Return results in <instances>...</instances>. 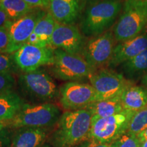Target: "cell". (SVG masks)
Masks as SVG:
<instances>
[{"label": "cell", "instance_id": "obj_1", "mask_svg": "<svg viewBox=\"0 0 147 147\" xmlns=\"http://www.w3.org/2000/svg\"><path fill=\"white\" fill-rule=\"evenodd\" d=\"M57 123L50 140L53 147H75L89 141L92 115L87 108L67 110Z\"/></svg>", "mask_w": 147, "mask_h": 147}, {"label": "cell", "instance_id": "obj_2", "mask_svg": "<svg viewBox=\"0 0 147 147\" xmlns=\"http://www.w3.org/2000/svg\"><path fill=\"white\" fill-rule=\"evenodd\" d=\"M122 0H106L88 5L81 21L84 36L95 37L107 32L122 11Z\"/></svg>", "mask_w": 147, "mask_h": 147}, {"label": "cell", "instance_id": "obj_3", "mask_svg": "<svg viewBox=\"0 0 147 147\" xmlns=\"http://www.w3.org/2000/svg\"><path fill=\"white\" fill-rule=\"evenodd\" d=\"M147 23V3L125 0L122 12L113 29L117 42H124L142 34Z\"/></svg>", "mask_w": 147, "mask_h": 147}, {"label": "cell", "instance_id": "obj_4", "mask_svg": "<svg viewBox=\"0 0 147 147\" xmlns=\"http://www.w3.org/2000/svg\"><path fill=\"white\" fill-rule=\"evenodd\" d=\"M61 115L59 108L52 103L25 104L14 118L5 124L15 129L47 128L57 123Z\"/></svg>", "mask_w": 147, "mask_h": 147}, {"label": "cell", "instance_id": "obj_5", "mask_svg": "<svg viewBox=\"0 0 147 147\" xmlns=\"http://www.w3.org/2000/svg\"><path fill=\"white\" fill-rule=\"evenodd\" d=\"M136 113L123 110L116 115L92 119L89 141L96 143H112L125 134Z\"/></svg>", "mask_w": 147, "mask_h": 147}, {"label": "cell", "instance_id": "obj_6", "mask_svg": "<svg viewBox=\"0 0 147 147\" xmlns=\"http://www.w3.org/2000/svg\"><path fill=\"white\" fill-rule=\"evenodd\" d=\"M18 83L25 96L33 101L49 103L59 97L57 84L45 70L22 74L18 76Z\"/></svg>", "mask_w": 147, "mask_h": 147}, {"label": "cell", "instance_id": "obj_7", "mask_svg": "<svg viewBox=\"0 0 147 147\" xmlns=\"http://www.w3.org/2000/svg\"><path fill=\"white\" fill-rule=\"evenodd\" d=\"M95 70L80 55L71 54L61 49H54L52 72L57 78L65 81H78L88 78Z\"/></svg>", "mask_w": 147, "mask_h": 147}, {"label": "cell", "instance_id": "obj_8", "mask_svg": "<svg viewBox=\"0 0 147 147\" xmlns=\"http://www.w3.org/2000/svg\"><path fill=\"white\" fill-rule=\"evenodd\" d=\"M89 79L97 93V101L121 97L124 90L132 84L123 75L110 69L95 71Z\"/></svg>", "mask_w": 147, "mask_h": 147}, {"label": "cell", "instance_id": "obj_9", "mask_svg": "<svg viewBox=\"0 0 147 147\" xmlns=\"http://www.w3.org/2000/svg\"><path fill=\"white\" fill-rule=\"evenodd\" d=\"M113 32H106L100 36L92 37L85 42L81 55L96 71L108 65L111 60L115 46Z\"/></svg>", "mask_w": 147, "mask_h": 147}, {"label": "cell", "instance_id": "obj_10", "mask_svg": "<svg viewBox=\"0 0 147 147\" xmlns=\"http://www.w3.org/2000/svg\"><path fill=\"white\" fill-rule=\"evenodd\" d=\"M59 102L64 109L76 110L86 108L97 101V93L91 84L67 82L59 89Z\"/></svg>", "mask_w": 147, "mask_h": 147}, {"label": "cell", "instance_id": "obj_11", "mask_svg": "<svg viewBox=\"0 0 147 147\" xmlns=\"http://www.w3.org/2000/svg\"><path fill=\"white\" fill-rule=\"evenodd\" d=\"M16 67L24 73L32 72L44 65H53L54 49L25 44L13 53Z\"/></svg>", "mask_w": 147, "mask_h": 147}, {"label": "cell", "instance_id": "obj_12", "mask_svg": "<svg viewBox=\"0 0 147 147\" xmlns=\"http://www.w3.org/2000/svg\"><path fill=\"white\" fill-rule=\"evenodd\" d=\"M47 12L41 8H34L30 13L12 21L8 27L10 46L9 53L12 54L27 44V40L34 32L37 23Z\"/></svg>", "mask_w": 147, "mask_h": 147}, {"label": "cell", "instance_id": "obj_13", "mask_svg": "<svg viewBox=\"0 0 147 147\" xmlns=\"http://www.w3.org/2000/svg\"><path fill=\"white\" fill-rule=\"evenodd\" d=\"M85 42L76 26L57 23L51 37V47L61 49L71 54L81 55Z\"/></svg>", "mask_w": 147, "mask_h": 147}, {"label": "cell", "instance_id": "obj_14", "mask_svg": "<svg viewBox=\"0 0 147 147\" xmlns=\"http://www.w3.org/2000/svg\"><path fill=\"white\" fill-rule=\"evenodd\" d=\"M84 0H50L49 12L58 23L71 25L85 7Z\"/></svg>", "mask_w": 147, "mask_h": 147}, {"label": "cell", "instance_id": "obj_15", "mask_svg": "<svg viewBox=\"0 0 147 147\" xmlns=\"http://www.w3.org/2000/svg\"><path fill=\"white\" fill-rule=\"evenodd\" d=\"M147 49V36L140 34L115 46L108 66L115 67L131 59Z\"/></svg>", "mask_w": 147, "mask_h": 147}, {"label": "cell", "instance_id": "obj_16", "mask_svg": "<svg viewBox=\"0 0 147 147\" xmlns=\"http://www.w3.org/2000/svg\"><path fill=\"white\" fill-rule=\"evenodd\" d=\"M47 128L21 127L12 136L10 147H40L45 144Z\"/></svg>", "mask_w": 147, "mask_h": 147}, {"label": "cell", "instance_id": "obj_17", "mask_svg": "<svg viewBox=\"0 0 147 147\" xmlns=\"http://www.w3.org/2000/svg\"><path fill=\"white\" fill-rule=\"evenodd\" d=\"M57 22L49 12L37 23L34 32L27 40V44L41 47H51V40ZM52 48V47H51Z\"/></svg>", "mask_w": 147, "mask_h": 147}, {"label": "cell", "instance_id": "obj_18", "mask_svg": "<svg viewBox=\"0 0 147 147\" xmlns=\"http://www.w3.org/2000/svg\"><path fill=\"white\" fill-rule=\"evenodd\" d=\"M121 102L125 110L138 112L147 106V89L132 83L124 90Z\"/></svg>", "mask_w": 147, "mask_h": 147}, {"label": "cell", "instance_id": "obj_19", "mask_svg": "<svg viewBox=\"0 0 147 147\" xmlns=\"http://www.w3.org/2000/svg\"><path fill=\"white\" fill-rule=\"evenodd\" d=\"M25 104L14 90L0 94V122L6 123L12 120Z\"/></svg>", "mask_w": 147, "mask_h": 147}, {"label": "cell", "instance_id": "obj_20", "mask_svg": "<svg viewBox=\"0 0 147 147\" xmlns=\"http://www.w3.org/2000/svg\"><path fill=\"white\" fill-rule=\"evenodd\" d=\"M86 108L91 113L92 119L105 118L121 113L124 110L121 102V97L96 101L90 104Z\"/></svg>", "mask_w": 147, "mask_h": 147}, {"label": "cell", "instance_id": "obj_21", "mask_svg": "<svg viewBox=\"0 0 147 147\" xmlns=\"http://www.w3.org/2000/svg\"><path fill=\"white\" fill-rule=\"evenodd\" d=\"M123 71L129 79L144 76L147 72V49L135 57L122 64Z\"/></svg>", "mask_w": 147, "mask_h": 147}, {"label": "cell", "instance_id": "obj_22", "mask_svg": "<svg viewBox=\"0 0 147 147\" xmlns=\"http://www.w3.org/2000/svg\"><path fill=\"white\" fill-rule=\"evenodd\" d=\"M0 8L5 11L11 21L19 19L34 9L24 0H0Z\"/></svg>", "mask_w": 147, "mask_h": 147}, {"label": "cell", "instance_id": "obj_23", "mask_svg": "<svg viewBox=\"0 0 147 147\" xmlns=\"http://www.w3.org/2000/svg\"><path fill=\"white\" fill-rule=\"evenodd\" d=\"M147 127V106L139 111L136 112L130 121L127 133L136 136Z\"/></svg>", "mask_w": 147, "mask_h": 147}, {"label": "cell", "instance_id": "obj_24", "mask_svg": "<svg viewBox=\"0 0 147 147\" xmlns=\"http://www.w3.org/2000/svg\"><path fill=\"white\" fill-rule=\"evenodd\" d=\"M16 86V80L12 73H0V94L13 91Z\"/></svg>", "mask_w": 147, "mask_h": 147}, {"label": "cell", "instance_id": "obj_25", "mask_svg": "<svg viewBox=\"0 0 147 147\" xmlns=\"http://www.w3.org/2000/svg\"><path fill=\"white\" fill-rule=\"evenodd\" d=\"M17 68L13 57L10 53H0V73L14 71Z\"/></svg>", "mask_w": 147, "mask_h": 147}, {"label": "cell", "instance_id": "obj_26", "mask_svg": "<svg viewBox=\"0 0 147 147\" xmlns=\"http://www.w3.org/2000/svg\"><path fill=\"white\" fill-rule=\"evenodd\" d=\"M115 147H141V142L136 136L126 133L116 141Z\"/></svg>", "mask_w": 147, "mask_h": 147}, {"label": "cell", "instance_id": "obj_27", "mask_svg": "<svg viewBox=\"0 0 147 147\" xmlns=\"http://www.w3.org/2000/svg\"><path fill=\"white\" fill-rule=\"evenodd\" d=\"M9 25L0 28V53H9L10 51V39L8 32Z\"/></svg>", "mask_w": 147, "mask_h": 147}, {"label": "cell", "instance_id": "obj_28", "mask_svg": "<svg viewBox=\"0 0 147 147\" xmlns=\"http://www.w3.org/2000/svg\"><path fill=\"white\" fill-rule=\"evenodd\" d=\"M12 133L6 127L0 131V147H10L12 141Z\"/></svg>", "mask_w": 147, "mask_h": 147}, {"label": "cell", "instance_id": "obj_29", "mask_svg": "<svg viewBox=\"0 0 147 147\" xmlns=\"http://www.w3.org/2000/svg\"><path fill=\"white\" fill-rule=\"evenodd\" d=\"M27 4L34 8H49L50 0H24Z\"/></svg>", "mask_w": 147, "mask_h": 147}, {"label": "cell", "instance_id": "obj_30", "mask_svg": "<svg viewBox=\"0 0 147 147\" xmlns=\"http://www.w3.org/2000/svg\"><path fill=\"white\" fill-rule=\"evenodd\" d=\"M11 22L5 11L0 8V28L8 26Z\"/></svg>", "mask_w": 147, "mask_h": 147}, {"label": "cell", "instance_id": "obj_31", "mask_svg": "<svg viewBox=\"0 0 147 147\" xmlns=\"http://www.w3.org/2000/svg\"><path fill=\"white\" fill-rule=\"evenodd\" d=\"M89 147H115V142L112 143H96L90 141Z\"/></svg>", "mask_w": 147, "mask_h": 147}, {"label": "cell", "instance_id": "obj_32", "mask_svg": "<svg viewBox=\"0 0 147 147\" xmlns=\"http://www.w3.org/2000/svg\"><path fill=\"white\" fill-rule=\"evenodd\" d=\"M137 137L139 139L141 144L145 142V141H147V127L145 128L142 131H141L139 134H138Z\"/></svg>", "mask_w": 147, "mask_h": 147}, {"label": "cell", "instance_id": "obj_33", "mask_svg": "<svg viewBox=\"0 0 147 147\" xmlns=\"http://www.w3.org/2000/svg\"><path fill=\"white\" fill-rule=\"evenodd\" d=\"M84 2H85L86 4L88 5L93 4V3H95L100 2V1H106V0H84Z\"/></svg>", "mask_w": 147, "mask_h": 147}, {"label": "cell", "instance_id": "obj_34", "mask_svg": "<svg viewBox=\"0 0 147 147\" xmlns=\"http://www.w3.org/2000/svg\"><path fill=\"white\" fill-rule=\"evenodd\" d=\"M141 82L144 85V87H146L147 89V72L145 74L144 76H142L141 78Z\"/></svg>", "mask_w": 147, "mask_h": 147}, {"label": "cell", "instance_id": "obj_35", "mask_svg": "<svg viewBox=\"0 0 147 147\" xmlns=\"http://www.w3.org/2000/svg\"><path fill=\"white\" fill-rule=\"evenodd\" d=\"M90 143H91L90 141H87V142H84L83 143H82V144H79V145H78V146H76L75 147H89L90 145Z\"/></svg>", "mask_w": 147, "mask_h": 147}, {"label": "cell", "instance_id": "obj_36", "mask_svg": "<svg viewBox=\"0 0 147 147\" xmlns=\"http://www.w3.org/2000/svg\"><path fill=\"white\" fill-rule=\"evenodd\" d=\"M5 127H6V124H5V123L0 122V131H1V130H2L3 129H4Z\"/></svg>", "mask_w": 147, "mask_h": 147}, {"label": "cell", "instance_id": "obj_37", "mask_svg": "<svg viewBox=\"0 0 147 147\" xmlns=\"http://www.w3.org/2000/svg\"><path fill=\"white\" fill-rule=\"evenodd\" d=\"M143 34V35H146V36H147V23L146 24V25H145L144 28V29H143L142 34Z\"/></svg>", "mask_w": 147, "mask_h": 147}, {"label": "cell", "instance_id": "obj_38", "mask_svg": "<svg viewBox=\"0 0 147 147\" xmlns=\"http://www.w3.org/2000/svg\"><path fill=\"white\" fill-rule=\"evenodd\" d=\"M40 147H53V146L51 144H47V143H45V144H43Z\"/></svg>", "mask_w": 147, "mask_h": 147}, {"label": "cell", "instance_id": "obj_39", "mask_svg": "<svg viewBox=\"0 0 147 147\" xmlns=\"http://www.w3.org/2000/svg\"><path fill=\"white\" fill-rule=\"evenodd\" d=\"M141 147H147V141H145L141 144Z\"/></svg>", "mask_w": 147, "mask_h": 147}, {"label": "cell", "instance_id": "obj_40", "mask_svg": "<svg viewBox=\"0 0 147 147\" xmlns=\"http://www.w3.org/2000/svg\"><path fill=\"white\" fill-rule=\"evenodd\" d=\"M140 1H144V2L147 3V0H140Z\"/></svg>", "mask_w": 147, "mask_h": 147}]
</instances>
